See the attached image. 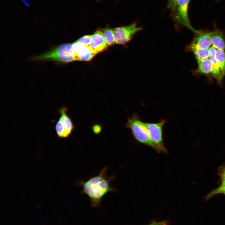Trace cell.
Returning <instances> with one entry per match:
<instances>
[{
    "label": "cell",
    "mask_w": 225,
    "mask_h": 225,
    "mask_svg": "<svg viewBox=\"0 0 225 225\" xmlns=\"http://www.w3.org/2000/svg\"><path fill=\"white\" fill-rule=\"evenodd\" d=\"M107 170L108 168L105 167L98 175L86 181L80 182L82 187V193L89 198L91 206L93 208L100 207L103 196L109 192L115 191V189L111 187L110 184L113 177L108 178Z\"/></svg>",
    "instance_id": "cell-1"
},
{
    "label": "cell",
    "mask_w": 225,
    "mask_h": 225,
    "mask_svg": "<svg viewBox=\"0 0 225 225\" xmlns=\"http://www.w3.org/2000/svg\"><path fill=\"white\" fill-rule=\"evenodd\" d=\"M72 43H64L56 46L47 52L34 56L32 59L37 61H51L61 63L73 61Z\"/></svg>",
    "instance_id": "cell-2"
},
{
    "label": "cell",
    "mask_w": 225,
    "mask_h": 225,
    "mask_svg": "<svg viewBox=\"0 0 225 225\" xmlns=\"http://www.w3.org/2000/svg\"><path fill=\"white\" fill-rule=\"evenodd\" d=\"M126 126L131 130L136 140L155 149V147L149 138L144 122L141 121L137 114H135L128 118Z\"/></svg>",
    "instance_id": "cell-3"
},
{
    "label": "cell",
    "mask_w": 225,
    "mask_h": 225,
    "mask_svg": "<svg viewBox=\"0 0 225 225\" xmlns=\"http://www.w3.org/2000/svg\"><path fill=\"white\" fill-rule=\"evenodd\" d=\"M166 121L161 120L156 123H145L149 138L155 147V150L159 152H167L163 141L162 129Z\"/></svg>",
    "instance_id": "cell-4"
},
{
    "label": "cell",
    "mask_w": 225,
    "mask_h": 225,
    "mask_svg": "<svg viewBox=\"0 0 225 225\" xmlns=\"http://www.w3.org/2000/svg\"><path fill=\"white\" fill-rule=\"evenodd\" d=\"M142 29V27H138L135 22L129 25L114 28L113 31L116 43L125 45L131 40L137 32Z\"/></svg>",
    "instance_id": "cell-5"
},
{
    "label": "cell",
    "mask_w": 225,
    "mask_h": 225,
    "mask_svg": "<svg viewBox=\"0 0 225 225\" xmlns=\"http://www.w3.org/2000/svg\"><path fill=\"white\" fill-rule=\"evenodd\" d=\"M190 0H178L174 11V19L177 22L186 27L194 33L200 34L191 25L188 15V7Z\"/></svg>",
    "instance_id": "cell-6"
},
{
    "label": "cell",
    "mask_w": 225,
    "mask_h": 225,
    "mask_svg": "<svg viewBox=\"0 0 225 225\" xmlns=\"http://www.w3.org/2000/svg\"><path fill=\"white\" fill-rule=\"evenodd\" d=\"M72 49L74 60L90 61L96 54L89 46L81 45L77 41L72 43Z\"/></svg>",
    "instance_id": "cell-7"
},
{
    "label": "cell",
    "mask_w": 225,
    "mask_h": 225,
    "mask_svg": "<svg viewBox=\"0 0 225 225\" xmlns=\"http://www.w3.org/2000/svg\"><path fill=\"white\" fill-rule=\"evenodd\" d=\"M89 46L97 54L103 52L108 46L102 32L100 29L96 31L92 35Z\"/></svg>",
    "instance_id": "cell-8"
},
{
    "label": "cell",
    "mask_w": 225,
    "mask_h": 225,
    "mask_svg": "<svg viewBox=\"0 0 225 225\" xmlns=\"http://www.w3.org/2000/svg\"><path fill=\"white\" fill-rule=\"evenodd\" d=\"M212 32L201 33L194 39L187 48L209 49L212 44Z\"/></svg>",
    "instance_id": "cell-9"
},
{
    "label": "cell",
    "mask_w": 225,
    "mask_h": 225,
    "mask_svg": "<svg viewBox=\"0 0 225 225\" xmlns=\"http://www.w3.org/2000/svg\"><path fill=\"white\" fill-rule=\"evenodd\" d=\"M209 58L212 67V76L219 83H222L225 76L218 62L216 57V48L212 46L209 48Z\"/></svg>",
    "instance_id": "cell-10"
},
{
    "label": "cell",
    "mask_w": 225,
    "mask_h": 225,
    "mask_svg": "<svg viewBox=\"0 0 225 225\" xmlns=\"http://www.w3.org/2000/svg\"><path fill=\"white\" fill-rule=\"evenodd\" d=\"M67 108L65 107H63L59 109V112L60 115L59 120L70 135L74 130V127L71 119L67 113Z\"/></svg>",
    "instance_id": "cell-11"
},
{
    "label": "cell",
    "mask_w": 225,
    "mask_h": 225,
    "mask_svg": "<svg viewBox=\"0 0 225 225\" xmlns=\"http://www.w3.org/2000/svg\"><path fill=\"white\" fill-rule=\"evenodd\" d=\"M211 40L212 46L216 49L224 50L225 41L222 32L218 31L212 32Z\"/></svg>",
    "instance_id": "cell-12"
},
{
    "label": "cell",
    "mask_w": 225,
    "mask_h": 225,
    "mask_svg": "<svg viewBox=\"0 0 225 225\" xmlns=\"http://www.w3.org/2000/svg\"><path fill=\"white\" fill-rule=\"evenodd\" d=\"M198 68L197 72L205 75L212 74V67L209 58L197 62Z\"/></svg>",
    "instance_id": "cell-13"
},
{
    "label": "cell",
    "mask_w": 225,
    "mask_h": 225,
    "mask_svg": "<svg viewBox=\"0 0 225 225\" xmlns=\"http://www.w3.org/2000/svg\"><path fill=\"white\" fill-rule=\"evenodd\" d=\"M192 51L195 56L197 61L208 58L209 57V49L195 48H187Z\"/></svg>",
    "instance_id": "cell-14"
},
{
    "label": "cell",
    "mask_w": 225,
    "mask_h": 225,
    "mask_svg": "<svg viewBox=\"0 0 225 225\" xmlns=\"http://www.w3.org/2000/svg\"><path fill=\"white\" fill-rule=\"evenodd\" d=\"M100 29L103 34L108 46L113 45L116 43L113 29L107 27Z\"/></svg>",
    "instance_id": "cell-15"
},
{
    "label": "cell",
    "mask_w": 225,
    "mask_h": 225,
    "mask_svg": "<svg viewBox=\"0 0 225 225\" xmlns=\"http://www.w3.org/2000/svg\"><path fill=\"white\" fill-rule=\"evenodd\" d=\"M216 57L218 63L225 75V53L224 50L217 49L216 51Z\"/></svg>",
    "instance_id": "cell-16"
},
{
    "label": "cell",
    "mask_w": 225,
    "mask_h": 225,
    "mask_svg": "<svg viewBox=\"0 0 225 225\" xmlns=\"http://www.w3.org/2000/svg\"><path fill=\"white\" fill-rule=\"evenodd\" d=\"M55 130L58 137L60 138H66L70 136L59 120L56 124Z\"/></svg>",
    "instance_id": "cell-17"
},
{
    "label": "cell",
    "mask_w": 225,
    "mask_h": 225,
    "mask_svg": "<svg viewBox=\"0 0 225 225\" xmlns=\"http://www.w3.org/2000/svg\"><path fill=\"white\" fill-rule=\"evenodd\" d=\"M218 194L225 195V185H221L218 188L212 191L206 196V198L208 200L213 196Z\"/></svg>",
    "instance_id": "cell-18"
},
{
    "label": "cell",
    "mask_w": 225,
    "mask_h": 225,
    "mask_svg": "<svg viewBox=\"0 0 225 225\" xmlns=\"http://www.w3.org/2000/svg\"><path fill=\"white\" fill-rule=\"evenodd\" d=\"M92 35H86L80 38L77 41L81 45L89 46Z\"/></svg>",
    "instance_id": "cell-19"
},
{
    "label": "cell",
    "mask_w": 225,
    "mask_h": 225,
    "mask_svg": "<svg viewBox=\"0 0 225 225\" xmlns=\"http://www.w3.org/2000/svg\"><path fill=\"white\" fill-rule=\"evenodd\" d=\"M93 132L96 135L99 134L102 131V128L100 124H95L92 127Z\"/></svg>",
    "instance_id": "cell-20"
},
{
    "label": "cell",
    "mask_w": 225,
    "mask_h": 225,
    "mask_svg": "<svg viewBox=\"0 0 225 225\" xmlns=\"http://www.w3.org/2000/svg\"><path fill=\"white\" fill-rule=\"evenodd\" d=\"M178 0H168V7L173 11H174Z\"/></svg>",
    "instance_id": "cell-21"
},
{
    "label": "cell",
    "mask_w": 225,
    "mask_h": 225,
    "mask_svg": "<svg viewBox=\"0 0 225 225\" xmlns=\"http://www.w3.org/2000/svg\"><path fill=\"white\" fill-rule=\"evenodd\" d=\"M148 225H168L167 222L165 221L152 222Z\"/></svg>",
    "instance_id": "cell-22"
},
{
    "label": "cell",
    "mask_w": 225,
    "mask_h": 225,
    "mask_svg": "<svg viewBox=\"0 0 225 225\" xmlns=\"http://www.w3.org/2000/svg\"><path fill=\"white\" fill-rule=\"evenodd\" d=\"M220 175L221 178L225 177V167L222 170Z\"/></svg>",
    "instance_id": "cell-23"
},
{
    "label": "cell",
    "mask_w": 225,
    "mask_h": 225,
    "mask_svg": "<svg viewBox=\"0 0 225 225\" xmlns=\"http://www.w3.org/2000/svg\"><path fill=\"white\" fill-rule=\"evenodd\" d=\"M222 179V184L225 185V177L221 178Z\"/></svg>",
    "instance_id": "cell-24"
}]
</instances>
